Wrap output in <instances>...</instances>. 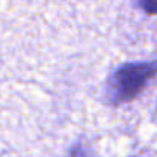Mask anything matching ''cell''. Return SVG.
Here are the masks:
<instances>
[{
	"instance_id": "1",
	"label": "cell",
	"mask_w": 157,
	"mask_h": 157,
	"mask_svg": "<svg viewBox=\"0 0 157 157\" xmlns=\"http://www.w3.org/2000/svg\"><path fill=\"white\" fill-rule=\"evenodd\" d=\"M157 75V61L127 63L113 71L106 83V100L112 105L128 103L140 95L145 85Z\"/></svg>"
},
{
	"instance_id": "2",
	"label": "cell",
	"mask_w": 157,
	"mask_h": 157,
	"mask_svg": "<svg viewBox=\"0 0 157 157\" xmlns=\"http://www.w3.org/2000/svg\"><path fill=\"white\" fill-rule=\"evenodd\" d=\"M137 5L149 15H157V0H135Z\"/></svg>"
},
{
	"instance_id": "3",
	"label": "cell",
	"mask_w": 157,
	"mask_h": 157,
	"mask_svg": "<svg viewBox=\"0 0 157 157\" xmlns=\"http://www.w3.org/2000/svg\"><path fill=\"white\" fill-rule=\"evenodd\" d=\"M68 157H90V155H88L86 149L81 145V144H76V145L69 150V155Z\"/></svg>"
}]
</instances>
